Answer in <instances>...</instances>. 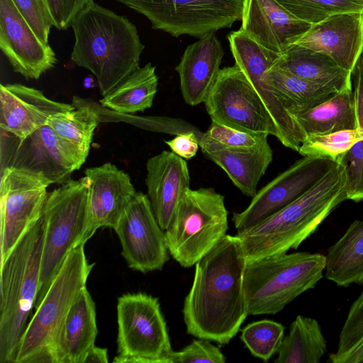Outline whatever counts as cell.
<instances>
[{
  "label": "cell",
  "mask_w": 363,
  "mask_h": 363,
  "mask_svg": "<svg viewBox=\"0 0 363 363\" xmlns=\"http://www.w3.org/2000/svg\"><path fill=\"white\" fill-rule=\"evenodd\" d=\"M94 265L86 259L84 245L69 254L28 321L14 363H56L62 327L71 307L86 287Z\"/></svg>",
  "instance_id": "obj_5"
},
{
  "label": "cell",
  "mask_w": 363,
  "mask_h": 363,
  "mask_svg": "<svg viewBox=\"0 0 363 363\" xmlns=\"http://www.w3.org/2000/svg\"><path fill=\"white\" fill-rule=\"evenodd\" d=\"M211 342L199 338L180 351L172 350L169 355L168 363H225V356Z\"/></svg>",
  "instance_id": "obj_38"
},
{
  "label": "cell",
  "mask_w": 363,
  "mask_h": 363,
  "mask_svg": "<svg viewBox=\"0 0 363 363\" xmlns=\"http://www.w3.org/2000/svg\"><path fill=\"white\" fill-rule=\"evenodd\" d=\"M363 335V290L351 305L339 335L337 347L328 362L335 361L351 348Z\"/></svg>",
  "instance_id": "obj_37"
},
{
  "label": "cell",
  "mask_w": 363,
  "mask_h": 363,
  "mask_svg": "<svg viewBox=\"0 0 363 363\" xmlns=\"http://www.w3.org/2000/svg\"><path fill=\"white\" fill-rule=\"evenodd\" d=\"M362 138L363 130L358 128L327 134L308 135L301 143L298 152L303 156L326 157L337 162Z\"/></svg>",
  "instance_id": "obj_33"
},
{
  "label": "cell",
  "mask_w": 363,
  "mask_h": 363,
  "mask_svg": "<svg viewBox=\"0 0 363 363\" xmlns=\"http://www.w3.org/2000/svg\"><path fill=\"white\" fill-rule=\"evenodd\" d=\"M247 259L237 235H226L195 265L182 309L186 333L226 345L248 315L243 289Z\"/></svg>",
  "instance_id": "obj_1"
},
{
  "label": "cell",
  "mask_w": 363,
  "mask_h": 363,
  "mask_svg": "<svg viewBox=\"0 0 363 363\" xmlns=\"http://www.w3.org/2000/svg\"><path fill=\"white\" fill-rule=\"evenodd\" d=\"M118 355L115 363H168L172 351L157 298L126 294L117 303Z\"/></svg>",
  "instance_id": "obj_9"
},
{
  "label": "cell",
  "mask_w": 363,
  "mask_h": 363,
  "mask_svg": "<svg viewBox=\"0 0 363 363\" xmlns=\"http://www.w3.org/2000/svg\"><path fill=\"white\" fill-rule=\"evenodd\" d=\"M43 235L42 215L0 264V363H14L35 306Z\"/></svg>",
  "instance_id": "obj_4"
},
{
  "label": "cell",
  "mask_w": 363,
  "mask_h": 363,
  "mask_svg": "<svg viewBox=\"0 0 363 363\" xmlns=\"http://www.w3.org/2000/svg\"><path fill=\"white\" fill-rule=\"evenodd\" d=\"M157 86L155 66L148 62L104 96L100 104L120 114L144 111L152 106Z\"/></svg>",
  "instance_id": "obj_30"
},
{
  "label": "cell",
  "mask_w": 363,
  "mask_h": 363,
  "mask_svg": "<svg viewBox=\"0 0 363 363\" xmlns=\"http://www.w3.org/2000/svg\"><path fill=\"white\" fill-rule=\"evenodd\" d=\"M334 363H363V335Z\"/></svg>",
  "instance_id": "obj_42"
},
{
  "label": "cell",
  "mask_w": 363,
  "mask_h": 363,
  "mask_svg": "<svg viewBox=\"0 0 363 363\" xmlns=\"http://www.w3.org/2000/svg\"><path fill=\"white\" fill-rule=\"evenodd\" d=\"M80 180L87 189V241L101 227L113 229L137 191L129 175L110 162L86 169Z\"/></svg>",
  "instance_id": "obj_16"
},
{
  "label": "cell",
  "mask_w": 363,
  "mask_h": 363,
  "mask_svg": "<svg viewBox=\"0 0 363 363\" xmlns=\"http://www.w3.org/2000/svg\"><path fill=\"white\" fill-rule=\"evenodd\" d=\"M108 362V357L107 350L106 348H101L94 345L86 354L83 363H107Z\"/></svg>",
  "instance_id": "obj_43"
},
{
  "label": "cell",
  "mask_w": 363,
  "mask_h": 363,
  "mask_svg": "<svg viewBox=\"0 0 363 363\" xmlns=\"http://www.w3.org/2000/svg\"><path fill=\"white\" fill-rule=\"evenodd\" d=\"M325 276L339 286L363 284V218L353 221L328 250Z\"/></svg>",
  "instance_id": "obj_28"
},
{
  "label": "cell",
  "mask_w": 363,
  "mask_h": 363,
  "mask_svg": "<svg viewBox=\"0 0 363 363\" xmlns=\"http://www.w3.org/2000/svg\"><path fill=\"white\" fill-rule=\"evenodd\" d=\"M275 66L337 92L352 88V72L328 55L296 44L281 55Z\"/></svg>",
  "instance_id": "obj_25"
},
{
  "label": "cell",
  "mask_w": 363,
  "mask_h": 363,
  "mask_svg": "<svg viewBox=\"0 0 363 363\" xmlns=\"http://www.w3.org/2000/svg\"><path fill=\"white\" fill-rule=\"evenodd\" d=\"M224 51L215 33L188 45L175 69L182 97L188 105L204 103L219 72Z\"/></svg>",
  "instance_id": "obj_21"
},
{
  "label": "cell",
  "mask_w": 363,
  "mask_h": 363,
  "mask_svg": "<svg viewBox=\"0 0 363 363\" xmlns=\"http://www.w3.org/2000/svg\"><path fill=\"white\" fill-rule=\"evenodd\" d=\"M337 164L329 158L303 156L257 191L249 206L233 213L237 233L243 232L275 213L315 185Z\"/></svg>",
  "instance_id": "obj_13"
},
{
  "label": "cell",
  "mask_w": 363,
  "mask_h": 363,
  "mask_svg": "<svg viewBox=\"0 0 363 363\" xmlns=\"http://www.w3.org/2000/svg\"><path fill=\"white\" fill-rule=\"evenodd\" d=\"M53 184L43 173L28 168L1 167L0 182V264L42 217Z\"/></svg>",
  "instance_id": "obj_11"
},
{
  "label": "cell",
  "mask_w": 363,
  "mask_h": 363,
  "mask_svg": "<svg viewBox=\"0 0 363 363\" xmlns=\"http://www.w3.org/2000/svg\"><path fill=\"white\" fill-rule=\"evenodd\" d=\"M284 326L272 320H260L247 325L240 339L250 353L267 362L278 353L284 337Z\"/></svg>",
  "instance_id": "obj_32"
},
{
  "label": "cell",
  "mask_w": 363,
  "mask_h": 363,
  "mask_svg": "<svg viewBox=\"0 0 363 363\" xmlns=\"http://www.w3.org/2000/svg\"><path fill=\"white\" fill-rule=\"evenodd\" d=\"M0 48L14 72L38 79L57 62L49 44L43 43L13 0H0Z\"/></svg>",
  "instance_id": "obj_15"
},
{
  "label": "cell",
  "mask_w": 363,
  "mask_h": 363,
  "mask_svg": "<svg viewBox=\"0 0 363 363\" xmlns=\"http://www.w3.org/2000/svg\"><path fill=\"white\" fill-rule=\"evenodd\" d=\"M164 142L174 153L185 160L195 157L200 147L199 137L194 132L180 133Z\"/></svg>",
  "instance_id": "obj_41"
},
{
  "label": "cell",
  "mask_w": 363,
  "mask_h": 363,
  "mask_svg": "<svg viewBox=\"0 0 363 363\" xmlns=\"http://www.w3.org/2000/svg\"><path fill=\"white\" fill-rule=\"evenodd\" d=\"M352 88L337 92L313 108L291 114L306 137L357 128V108Z\"/></svg>",
  "instance_id": "obj_27"
},
{
  "label": "cell",
  "mask_w": 363,
  "mask_h": 363,
  "mask_svg": "<svg viewBox=\"0 0 363 363\" xmlns=\"http://www.w3.org/2000/svg\"><path fill=\"white\" fill-rule=\"evenodd\" d=\"M199 146L203 155L219 166L244 195L255 196L257 184L273 158L268 141L255 149L238 150L201 138Z\"/></svg>",
  "instance_id": "obj_23"
},
{
  "label": "cell",
  "mask_w": 363,
  "mask_h": 363,
  "mask_svg": "<svg viewBox=\"0 0 363 363\" xmlns=\"http://www.w3.org/2000/svg\"><path fill=\"white\" fill-rule=\"evenodd\" d=\"M225 197L213 188L188 189L164 230L167 248L182 267L195 265L225 235Z\"/></svg>",
  "instance_id": "obj_7"
},
{
  "label": "cell",
  "mask_w": 363,
  "mask_h": 363,
  "mask_svg": "<svg viewBox=\"0 0 363 363\" xmlns=\"http://www.w3.org/2000/svg\"><path fill=\"white\" fill-rule=\"evenodd\" d=\"M267 135L245 132L212 121L201 138L227 148L251 150L267 142Z\"/></svg>",
  "instance_id": "obj_35"
},
{
  "label": "cell",
  "mask_w": 363,
  "mask_h": 363,
  "mask_svg": "<svg viewBox=\"0 0 363 363\" xmlns=\"http://www.w3.org/2000/svg\"><path fill=\"white\" fill-rule=\"evenodd\" d=\"M16 139L18 143L16 155L8 166L42 172L53 184H58L71 179L72 173L82 167L48 124L23 140Z\"/></svg>",
  "instance_id": "obj_22"
},
{
  "label": "cell",
  "mask_w": 363,
  "mask_h": 363,
  "mask_svg": "<svg viewBox=\"0 0 363 363\" xmlns=\"http://www.w3.org/2000/svg\"><path fill=\"white\" fill-rule=\"evenodd\" d=\"M29 26L45 43L53 26L51 17L41 0H13Z\"/></svg>",
  "instance_id": "obj_39"
},
{
  "label": "cell",
  "mask_w": 363,
  "mask_h": 363,
  "mask_svg": "<svg viewBox=\"0 0 363 363\" xmlns=\"http://www.w3.org/2000/svg\"><path fill=\"white\" fill-rule=\"evenodd\" d=\"M295 44L324 53L352 72L363 53V11L331 15L312 24Z\"/></svg>",
  "instance_id": "obj_17"
},
{
  "label": "cell",
  "mask_w": 363,
  "mask_h": 363,
  "mask_svg": "<svg viewBox=\"0 0 363 363\" xmlns=\"http://www.w3.org/2000/svg\"><path fill=\"white\" fill-rule=\"evenodd\" d=\"M174 37L201 38L241 19L243 0H117Z\"/></svg>",
  "instance_id": "obj_10"
},
{
  "label": "cell",
  "mask_w": 363,
  "mask_h": 363,
  "mask_svg": "<svg viewBox=\"0 0 363 363\" xmlns=\"http://www.w3.org/2000/svg\"><path fill=\"white\" fill-rule=\"evenodd\" d=\"M325 255L296 252L247 262L243 289L248 315L276 314L323 278Z\"/></svg>",
  "instance_id": "obj_6"
},
{
  "label": "cell",
  "mask_w": 363,
  "mask_h": 363,
  "mask_svg": "<svg viewBox=\"0 0 363 363\" xmlns=\"http://www.w3.org/2000/svg\"><path fill=\"white\" fill-rule=\"evenodd\" d=\"M355 1L363 7V0H355Z\"/></svg>",
  "instance_id": "obj_44"
},
{
  "label": "cell",
  "mask_w": 363,
  "mask_h": 363,
  "mask_svg": "<svg viewBox=\"0 0 363 363\" xmlns=\"http://www.w3.org/2000/svg\"><path fill=\"white\" fill-rule=\"evenodd\" d=\"M71 60L96 77L104 96L137 70L145 45L136 26L94 1L75 17Z\"/></svg>",
  "instance_id": "obj_2"
},
{
  "label": "cell",
  "mask_w": 363,
  "mask_h": 363,
  "mask_svg": "<svg viewBox=\"0 0 363 363\" xmlns=\"http://www.w3.org/2000/svg\"><path fill=\"white\" fill-rule=\"evenodd\" d=\"M264 80L290 115L313 108L337 93L275 65L266 72Z\"/></svg>",
  "instance_id": "obj_29"
},
{
  "label": "cell",
  "mask_w": 363,
  "mask_h": 363,
  "mask_svg": "<svg viewBox=\"0 0 363 363\" xmlns=\"http://www.w3.org/2000/svg\"><path fill=\"white\" fill-rule=\"evenodd\" d=\"M241 28L264 48L282 54L310 28L276 0H243Z\"/></svg>",
  "instance_id": "obj_19"
},
{
  "label": "cell",
  "mask_w": 363,
  "mask_h": 363,
  "mask_svg": "<svg viewBox=\"0 0 363 363\" xmlns=\"http://www.w3.org/2000/svg\"><path fill=\"white\" fill-rule=\"evenodd\" d=\"M337 162L344 167L347 200L363 201V138L358 140Z\"/></svg>",
  "instance_id": "obj_36"
},
{
  "label": "cell",
  "mask_w": 363,
  "mask_h": 363,
  "mask_svg": "<svg viewBox=\"0 0 363 363\" xmlns=\"http://www.w3.org/2000/svg\"><path fill=\"white\" fill-rule=\"evenodd\" d=\"M327 342L318 321L298 315L291 323L278 352L276 363H319Z\"/></svg>",
  "instance_id": "obj_31"
},
{
  "label": "cell",
  "mask_w": 363,
  "mask_h": 363,
  "mask_svg": "<svg viewBox=\"0 0 363 363\" xmlns=\"http://www.w3.org/2000/svg\"><path fill=\"white\" fill-rule=\"evenodd\" d=\"M345 200V170L337 162L291 203L253 227L237 233L247 262L297 249Z\"/></svg>",
  "instance_id": "obj_3"
},
{
  "label": "cell",
  "mask_w": 363,
  "mask_h": 363,
  "mask_svg": "<svg viewBox=\"0 0 363 363\" xmlns=\"http://www.w3.org/2000/svg\"><path fill=\"white\" fill-rule=\"evenodd\" d=\"M98 333L94 302L86 287L71 307L62 327L56 363H83Z\"/></svg>",
  "instance_id": "obj_24"
},
{
  "label": "cell",
  "mask_w": 363,
  "mask_h": 363,
  "mask_svg": "<svg viewBox=\"0 0 363 363\" xmlns=\"http://www.w3.org/2000/svg\"><path fill=\"white\" fill-rule=\"evenodd\" d=\"M113 230L121 244V254L132 269L143 273L160 270L169 259L164 230L143 192L135 194Z\"/></svg>",
  "instance_id": "obj_14"
},
{
  "label": "cell",
  "mask_w": 363,
  "mask_h": 363,
  "mask_svg": "<svg viewBox=\"0 0 363 363\" xmlns=\"http://www.w3.org/2000/svg\"><path fill=\"white\" fill-rule=\"evenodd\" d=\"M204 104L213 122L278 139V131L264 104L235 64L220 69Z\"/></svg>",
  "instance_id": "obj_12"
},
{
  "label": "cell",
  "mask_w": 363,
  "mask_h": 363,
  "mask_svg": "<svg viewBox=\"0 0 363 363\" xmlns=\"http://www.w3.org/2000/svg\"><path fill=\"white\" fill-rule=\"evenodd\" d=\"M74 108L72 104L51 100L42 91L25 85H0L1 130L19 140L47 125L54 114Z\"/></svg>",
  "instance_id": "obj_18"
},
{
  "label": "cell",
  "mask_w": 363,
  "mask_h": 363,
  "mask_svg": "<svg viewBox=\"0 0 363 363\" xmlns=\"http://www.w3.org/2000/svg\"><path fill=\"white\" fill-rule=\"evenodd\" d=\"M147 196L162 230L169 225L177 204L190 188V174L184 159L172 151L164 150L146 163Z\"/></svg>",
  "instance_id": "obj_20"
},
{
  "label": "cell",
  "mask_w": 363,
  "mask_h": 363,
  "mask_svg": "<svg viewBox=\"0 0 363 363\" xmlns=\"http://www.w3.org/2000/svg\"><path fill=\"white\" fill-rule=\"evenodd\" d=\"M44 224L40 284L34 308L41 302L69 254L86 242L87 189L69 179L50 193L43 211Z\"/></svg>",
  "instance_id": "obj_8"
},
{
  "label": "cell",
  "mask_w": 363,
  "mask_h": 363,
  "mask_svg": "<svg viewBox=\"0 0 363 363\" xmlns=\"http://www.w3.org/2000/svg\"><path fill=\"white\" fill-rule=\"evenodd\" d=\"M73 110L57 113L48 121L62 145L82 166L89 155L94 132L101 122L99 111L85 99L73 98Z\"/></svg>",
  "instance_id": "obj_26"
},
{
  "label": "cell",
  "mask_w": 363,
  "mask_h": 363,
  "mask_svg": "<svg viewBox=\"0 0 363 363\" xmlns=\"http://www.w3.org/2000/svg\"><path fill=\"white\" fill-rule=\"evenodd\" d=\"M48 11L53 26L58 30L71 27L75 17L94 0H41Z\"/></svg>",
  "instance_id": "obj_40"
},
{
  "label": "cell",
  "mask_w": 363,
  "mask_h": 363,
  "mask_svg": "<svg viewBox=\"0 0 363 363\" xmlns=\"http://www.w3.org/2000/svg\"><path fill=\"white\" fill-rule=\"evenodd\" d=\"M296 18L314 24L343 12L363 11L355 0H276Z\"/></svg>",
  "instance_id": "obj_34"
}]
</instances>
